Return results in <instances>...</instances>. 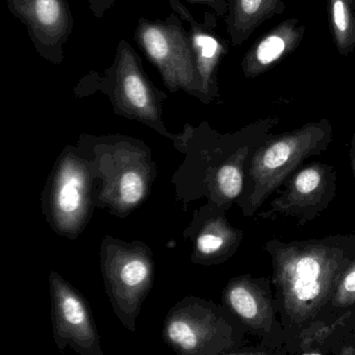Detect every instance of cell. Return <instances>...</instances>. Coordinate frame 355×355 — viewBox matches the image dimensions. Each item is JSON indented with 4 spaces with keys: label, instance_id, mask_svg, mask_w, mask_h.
Instances as JSON below:
<instances>
[{
    "label": "cell",
    "instance_id": "obj_15",
    "mask_svg": "<svg viewBox=\"0 0 355 355\" xmlns=\"http://www.w3.org/2000/svg\"><path fill=\"white\" fill-rule=\"evenodd\" d=\"M242 232L219 220L197 239V249L205 257L228 255L238 248Z\"/></svg>",
    "mask_w": 355,
    "mask_h": 355
},
{
    "label": "cell",
    "instance_id": "obj_12",
    "mask_svg": "<svg viewBox=\"0 0 355 355\" xmlns=\"http://www.w3.org/2000/svg\"><path fill=\"white\" fill-rule=\"evenodd\" d=\"M86 182L78 166L62 168L53 192V209L64 225H73L82 217L85 207Z\"/></svg>",
    "mask_w": 355,
    "mask_h": 355
},
{
    "label": "cell",
    "instance_id": "obj_11",
    "mask_svg": "<svg viewBox=\"0 0 355 355\" xmlns=\"http://www.w3.org/2000/svg\"><path fill=\"white\" fill-rule=\"evenodd\" d=\"M227 3L224 21L230 43L236 47L244 44L267 20L286 11L284 0H227Z\"/></svg>",
    "mask_w": 355,
    "mask_h": 355
},
{
    "label": "cell",
    "instance_id": "obj_2",
    "mask_svg": "<svg viewBox=\"0 0 355 355\" xmlns=\"http://www.w3.org/2000/svg\"><path fill=\"white\" fill-rule=\"evenodd\" d=\"M332 136L334 130L327 118L307 122L284 134L271 132L247 163V184L240 196L244 215H254L305 159L321 155L329 147Z\"/></svg>",
    "mask_w": 355,
    "mask_h": 355
},
{
    "label": "cell",
    "instance_id": "obj_4",
    "mask_svg": "<svg viewBox=\"0 0 355 355\" xmlns=\"http://www.w3.org/2000/svg\"><path fill=\"white\" fill-rule=\"evenodd\" d=\"M182 21L174 12L165 19L141 17L134 39L146 59L157 68L170 93L184 91L209 105L197 71L190 33Z\"/></svg>",
    "mask_w": 355,
    "mask_h": 355
},
{
    "label": "cell",
    "instance_id": "obj_13",
    "mask_svg": "<svg viewBox=\"0 0 355 355\" xmlns=\"http://www.w3.org/2000/svg\"><path fill=\"white\" fill-rule=\"evenodd\" d=\"M151 263L147 257L137 253H125L111 270L113 286L125 296H137L149 286Z\"/></svg>",
    "mask_w": 355,
    "mask_h": 355
},
{
    "label": "cell",
    "instance_id": "obj_17",
    "mask_svg": "<svg viewBox=\"0 0 355 355\" xmlns=\"http://www.w3.org/2000/svg\"><path fill=\"white\" fill-rule=\"evenodd\" d=\"M355 306V259L347 267L338 280L328 309L346 311Z\"/></svg>",
    "mask_w": 355,
    "mask_h": 355
},
{
    "label": "cell",
    "instance_id": "obj_16",
    "mask_svg": "<svg viewBox=\"0 0 355 355\" xmlns=\"http://www.w3.org/2000/svg\"><path fill=\"white\" fill-rule=\"evenodd\" d=\"M207 331L199 330L191 322L184 319H175L168 324L167 336L170 342L186 352L198 348L203 342Z\"/></svg>",
    "mask_w": 355,
    "mask_h": 355
},
{
    "label": "cell",
    "instance_id": "obj_19",
    "mask_svg": "<svg viewBox=\"0 0 355 355\" xmlns=\"http://www.w3.org/2000/svg\"><path fill=\"white\" fill-rule=\"evenodd\" d=\"M191 5L205 6L216 14L219 19L225 17L227 14V0H186Z\"/></svg>",
    "mask_w": 355,
    "mask_h": 355
},
{
    "label": "cell",
    "instance_id": "obj_8",
    "mask_svg": "<svg viewBox=\"0 0 355 355\" xmlns=\"http://www.w3.org/2000/svg\"><path fill=\"white\" fill-rule=\"evenodd\" d=\"M272 280L240 276L232 279L224 293V300L232 313L252 331L265 338H273L282 331L276 322L278 313Z\"/></svg>",
    "mask_w": 355,
    "mask_h": 355
},
{
    "label": "cell",
    "instance_id": "obj_21",
    "mask_svg": "<svg viewBox=\"0 0 355 355\" xmlns=\"http://www.w3.org/2000/svg\"><path fill=\"white\" fill-rule=\"evenodd\" d=\"M350 159L351 166H352L353 174H354L355 178V146H353V145H350Z\"/></svg>",
    "mask_w": 355,
    "mask_h": 355
},
{
    "label": "cell",
    "instance_id": "obj_7",
    "mask_svg": "<svg viewBox=\"0 0 355 355\" xmlns=\"http://www.w3.org/2000/svg\"><path fill=\"white\" fill-rule=\"evenodd\" d=\"M172 11L188 22L191 43L194 51L197 71L209 103L219 98L218 71L230 51L227 41L218 33L219 18L211 11H205L202 21H198L180 0H169Z\"/></svg>",
    "mask_w": 355,
    "mask_h": 355
},
{
    "label": "cell",
    "instance_id": "obj_20",
    "mask_svg": "<svg viewBox=\"0 0 355 355\" xmlns=\"http://www.w3.org/2000/svg\"><path fill=\"white\" fill-rule=\"evenodd\" d=\"M87 1H88L91 12L97 19L103 18L107 11H109L116 3V0H87Z\"/></svg>",
    "mask_w": 355,
    "mask_h": 355
},
{
    "label": "cell",
    "instance_id": "obj_9",
    "mask_svg": "<svg viewBox=\"0 0 355 355\" xmlns=\"http://www.w3.org/2000/svg\"><path fill=\"white\" fill-rule=\"evenodd\" d=\"M305 33L306 26L300 19L291 17L259 37L243 57L241 69L245 78L252 80L270 71L298 49Z\"/></svg>",
    "mask_w": 355,
    "mask_h": 355
},
{
    "label": "cell",
    "instance_id": "obj_22",
    "mask_svg": "<svg viewBox=\"0 0 355 355\" xmlns=\"http://www.w3.org/2000/svg\"><path fill=\"white\" fill-rule=\"evenodd\" d=\"M351 145H353V146H355V130H354V135H353L352 140H351Z\"/></svg>",
    "mask_w": 355,
    "mask_h": 355
},
{
    "label": "cell",
    "instance_id": "obj_1",
    "mask_svg": "<svg viewBox=\"0 0 355 355\" xmlns=\"http://www.w3.org/2000/svg\"><path fill=\"white\" fill-rule=\"evenodd\" d=\"M273 266L272 286L286 332L299 338L327 311L340 276L355 259V234L263 247Z\"/></svg>",
    "mask_w": 355,
    "mask_h": 355
},
{
    "label": "cell",
    "instance_id": "obj_18",
    "mask_svg": "<svg viewBox=\"0 0 355 355\" xmlns=\"http://www.w3.org/2000/svg\"><path fill=\"white\" fill-rule=\"evenodd\" d=\"M145 184L142 175L137 171H128L122 175L119 182V196L122 202L134 205L144 196Z\"/></svg>",
    "mask_w": 355,
    "mask_h": 355
},
{
    "label": "cell",
    "instance_id": "obj_14",
    "mask_svg": "<svg viewBox=\"0 0 355 355\" xmlns=\"http://www.w3.org/2000/svg\"><path fill=\"white\" fill-rule=\"evenodd\" d=\"M332 40L343 57L355 51V0H327Z\"/></svg>",
    "mask_w": 355,
    "mask_h": 355
},
{
    "label": "cell",
    "instance_id": "obj_10",
    "mask_svg": "<svg viewBox=\"0 0 355 355\" xmlns=\"http://www.w3.org/2000/svg\"><path fill=\"white\" fill-rule=\"evenodd\" d=\"M55 315L58 329L83 348L97 347V336L82 298L61 282H55Z\"/></svg>",
    "mask_w": 355,
    "mask_h": 355
},
{
    "label": "cell",
    "instance_id": "obj_5",
    "mask_svg": "<svg viewBox=\"0 0 355 355\" xmlns=\"http://www.w3.org/2000/svg\"><path fill=\"white\" fill-rule=\"evenodd\" d=\"M336 182L338 173L327 164L311 163L298 168L284 182V190L259 217L290 218L300 225L309 223L329 207L336 197Z\"/></svg>",
    "mask_w": 355,
    "mask_h": 355
},
{
    "label": "cell",
    "instance_id": "obj_3",
    "mask_svg": "<svg viewBox=\"0 0 355 355\" xmlns=\"http://www.w3.org/2000/svg\"><path fill=\"white\" fill-rule=\"evenodd\" d=\"M98 92L109 97L117 115L142 122L159 134L173 138L162 119L167 93L151 82L142 59L128 41H119L109 68L103 72H89L74 88L78 98Z\"/></svg>",
    "mask_w": 355,
    "mask_h": 355
},
{
    "label": "cell",
    "instance_id": "obj_6",
    "mask_svg": "<svg viewBox=\"0 0 355 355\" xmlns=\"http://www.w3.org/2000/svg\"><path fill=\"white\" fill-rule=\"evenodd\" d=\"M8 10L22 22L37 53L53 65L64 61V45L73 32L68 0H6Z\"/></svg>",
    "mask_w": 355,
    "mask_h": 355
}]
</instances>
